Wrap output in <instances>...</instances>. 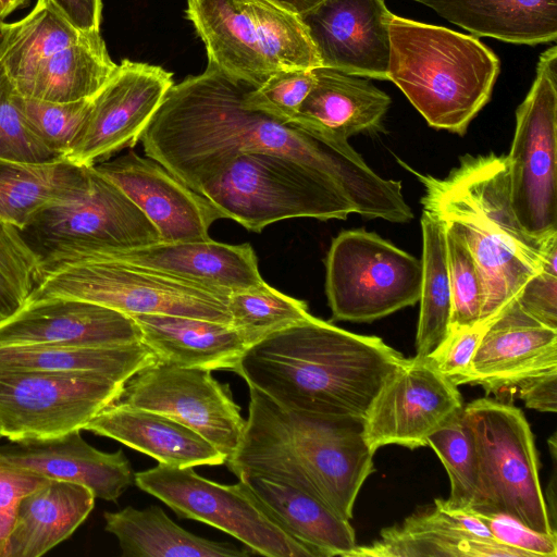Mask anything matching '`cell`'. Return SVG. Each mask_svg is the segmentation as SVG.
<instances>
[{
    "label": "cell",
    "mask_w": 557,
    "mask_h": 557,
    "mask_svg": "<svg viewBox=\"0 0 557 557\" xmlns=\"http://www.w3.org/2000/svg\"><path fill=\"white\" fill-rule=\"evenodd\" d=\"M253 86L211 62L201 74L173 84L140 136L146 156L199 193L235 156L275 153L331 180L354 213L412 220L400 182L377 175L348 140L248 107Z\"/></svg>",
    "instance_id": "6da1fadb"
},
{
    "label": "cell",
    "mask_w": 557,
    "mask_h": 557,
    "mask_svg": "<svg viewBox=\"0 0 557 557\" xmlns=\"http://www.w3.org/2000/svg\"><path fill=\"white\" fill-rule=\"evenodd\" d=\"M403 358L380 337L311 314L251 345L234 372L283 407L364 419Z\"/></svg>",
    "instance_id": "7a4b0ae2"
},
{
    "label": "cell",
    "mask_w": 557,
    "mask_h": 557,
    "mask_svg": "<svg viewBox=\"0 0 557 557\" xmlns=\"http://www.w3.org/2000/svg\"><path fill=\"white\" fill-rule=\"evenodd\" d=\"M242 441L225 465L238 480L263 478L298 488L350 520L374 471L364 419L283 407L249 387Z\"/></svg>",
    "instance_id": "3957f363"
},
{
    "label": "cell",
    "mask_w": 557,
    "mask_h": 557,
    "mask_svg": "<svg viewBox=\"0 0 557 557\" xmlns=\"http://www.w3.org/2000/svg\"><path fill=\"white\" fill-rule=\"evenodd\" d=\"M404 165L424 186L423 211L453 227L470 249L484 287L479 323L487 322L542 271L545 252L557 235L540 240L518 222L506 156L466 154L444 178Z\"/></svg>",
    "instance_id": "277c9868"
},
{
    "label": "cell",
    "mask_w": 557,
    "mask_h": 557,
    "mask_svg": "<svg viewBox=\"0 0 557 557\" xmlns=\"http://www.w3.org/2000/svg\"><path fill=\"white\" fill-rule=\"evenodd\" d=\"M387 81L428 124L465 135L490 101L500 63L475 36L393 14Z\"/></svg>",
    "instance_id": "5b68a950"
},
{
    "label": "cell",
    "mask_w": 557,
    "mask_h": 557,
    "mask_svg": "<svg viewBox=\"0 0 557 557\" xmlns=\"http://www.w3.org/2000/svg\"><path fill=\"white\" fill-rule=\"evenodd\" d=\"M228 295L116 259L53 253L39 257L36 285L27 300L75 298L128 315L173 314L230 323Z\"/></svg>",
    "instance_id": "8992f818"
},
{
    "label": "cell",
    "mask_w": 557,
    "mask_h": 557,
    "mask_svg": "<svg viewBox=\"0 0 557 557\" xmlns=\"http://www.w3.org/2000/svg\"><path fill=\"white\" fill-rule=\"evenodd\" d=\"M117 64L98 33L75 27L50 0L10 23L0 48V67L23 97L71 102L91 98Z\"/></svg>",
    "instance_id": "52a82bcc"
},
{
    "label": "cell",
    "mask_w": 557,
    "mask_h": 557,
    "mask_svg": "<svg viewBox=\"0 0 557 557\" xmlns=\"http://www.w3.org/2000/svg\"><path fill=\"white\" fill-rule=\"evenodd\" d=\"M199 194L224 219L252 232L292 218L344 220L354 213L331 180L296 160L262 151L235 156Z\"/></svg>",
    "instance_id": "ba28073f"
},
{
    "label": "cell",
    "mask_w": 557,
    "mask_h": 557,
    "mask_svg": "<svg viewBox=\"0 0 557 557\" xmlns=\"http://www.w3.org/2000/svg\"><path fill=\"white\" fill-rule=\"evenodd\" d=\"M478 454L479 482L469 510L508 516L541 533H556L541 488L533 434L523 412L491 398L463 406Z\"/></svg>",
    "instance_id": "9c48e42d"
},
{
    "label": "cell",
    "mask_w": 557,
    "mask_h": 557,
    "mask_svg": "<svg viewBox=\"0 0 557 557\" xmlns=\"http://www.w3.org/2000/svg\"><path fill=\"white\" fill-rule=\"evenodd\" d=\"M333 320L372 322L420 298L421 260L364 230L341 232L325 260Z\"/></svg>",
    "instance_id": "30bf717a"
},
{
    "label": "cell",
    "mask_w": 557,
    "mask_h": 557,
    "mask_svg": "<svg viewBox=\"0 0 557 557\" xmlns=\"http://www.w3.org/2000/svg\"><path fill=\"white\" fill-rule=\"evenodd\" d=\"M510 203L522 228L548 240L557 235V47L539 59L534 82L516 111L509 154Z\"/></svg>",
    "instance_id": "8fae6325"
},
{
    "label": "cell",
    "mask_w": 557,
    "mask_h": 557,
    "mask_svg": "<svg viewBox=\"0 0 557 557\" xmlns=\"http://www.w3.org/2000/svg\"><path fill=\"white\" fill-rule=\"evenodd\" d=\"M134 482L177 517L214 527L239 540L253 555L315 557L264 512L240 480L225 485L199 475L194 467L158 463L134 473Z\"/></svg>",
    "instance_id": "7c38bea8"
},
{
    "label": "cell",
    "mask_w": 557,
    "mask_h": 557,
    "mask_svg": "<svg viewBox=\"0 0 557 557\" xmlns=\"http://www.w3.org/2000/svg\"><path fill=\"white\" fill-rule=\"evenodd\" d=\"M21 233L38 257L72 250L128 249L160 242L153 224L95 166H90L85 191L44 208Z\"/></svg>",
    "instance_id": "4fadbf2b"
},
{
    "label": "cell",
    "mask_w": 557,
    "mask_h": 557,
    "mask_svg": "<svg viewBox=\"0 0 557 557\" xmlns=\"http://www.w3.org/2000/svg\"><path fill=\"white\" fill-rule=\"evenodd\" d=\"M124 384L89 374L0 371V426L11 442L50 438L116 401Z\"/></svg>",
    "instance_id": "5bb4252c"
},
{
    "label": "cell",
    "mask_w": 557,
    "mask_h": 557,
    "mask_svg": "<svg viewBox=\"0 0 557 557\" xmlns=\"http://www.w3.org/2000/svg\"><path fill=\"white\" fill-rule=\"evenodd\" d=\"M212 371L157 361L132 376L116 403L165 414L190 428L231 457L246 425L228 385Z\"/></svg>",
    "instance_id": "9a60e30c"
},
{
    "label": "cell",
    "mask_w": 557,
    "mask_h": 557,
    "mask_svg": "<svg viewBox=\"0 0 557 557\" xmlns=\"http://www.w3.org/2000/svg\"><path fill=\"white\" fill-rule=\"evenodd\" d=\"M457 385L429 357L403 358L364 417V437L375 453L386 445L426 446L428 436L463 409Z\"/></svg>",
    "instance_id": "2e32d148"
},
{
    "label": "cell",
    "mask_w": 557,
    "mask_h": 557,
    "mask_svg": "<svg viewBox=\"0 0 557 557\" xmlns=\"http://www.w3.org/2000/svg\"><path fill=\"white\" fill-rule=\"evenodd\" d=\"M173 85L172 73L123 60L92 96L87 119L64 159L94 166L136 145Z\"/></svg>",
    "instance_id": "e0dca14e"
},
{
    "label": "cell",
    "mask_w": 557,
    "mask_h": 557,
    "mask_svg": "<svg viewBox=\"0 0 557 557\" xmlns=\"http://www.w3.org/2000/svg\"><path fill=\"white\" fill-rule=\"evenodd\" d=\"M392 16L385 0H324L299 17L321 66L387 81Z\"/></svg>",
    "instance_id": "ac0fdd59"
},
{
    "label": "cell",
    "mask_w": 557,
    "mask_h": 557,
    "mask_svg": "<svg viewBox=\"0 0 557 557\" xmlns=\"http://www.w3.org/2000/svg\"><path fill=\"white\" fill-rule=\"evenodd\" d=\"M114 183L157 228L161 242L208 239L223 214L151 158L129 151L94 165Z\"/></svg>",
    "instance_id": "d6986e66"
},
{
    "label": "cell",
    "mask_w": 557,
    "mask_h": 557,
    "mask_svg": "<svg viewBox=\"0 0 557 557\" xmlns=\"http://www.w3.org/2000/svg\"><path fill=\"white\" fill-rule=\"evenodd\" d=\"M138 342L141 332L131 315L75 298L27 300L0 322V345L113 347Z\"/></svg>",
    "instance_id": "ffe728a7"
},
{
    "label": "cell",
    "mask_w": 557,
    "mask_h": 557,
    "mask_svg": "<svg viewBox=\"0 0 557 557\" xmlns=\"http://www.w3.org/2000/svg\"><path fill=\"white\" fill-rule=\"evenodd\" d=\"M556 370L557 330L531 317L512 298L487 321L471 361L469 384L499 394Z\"/></svg>",
    "instance_id": "44dd1931"
},
{
    "label": "cell",
    "mask_w": 557,
    "mask_h": 557,
    "mask_svg": "<svg viewBox=\"0 0 557 557\" xmlns=\"http://www.w3.org/2000/svg\"><path fill=\"white\" fill-rule=\"evenodd\" d=\"M529 557L498 543L470 510L445 507L441 498L433 508L413 513L401 524L385 528L380 539L356 546L348 557Z\"/></svg>",
    "instance_id": "7402d4cb"
},
{
    "label": "cell",
    "mask_w": 557,
    "mask_h": 557,
    "mask_svg": "<svg viewBox=\"0 0 557 557\" xmlns=\"http://www.w3.org/2000/svg\"><path fill=\"white\" fill-rule=\"evenodd\" d=\"M53 253H81L116 259L227 293L264 283L250 244L230 245L211 238L171 243L160 240L128 249Z\"/></svg>",
    "instance_id": "603a6c76"
},
{
    "label": "cell",
    "mask_w": 557,
    "mask_h": 557,
    "mask_svg": "<svg viewBox=\"0 0 557 557\" xmlns=\"http://www.w3.org/2000/svg\"><path fill=\"white\" fill-rule=\"evenodd\" d=\"M81 431L13 442L0 447V461L46 479L84 485L96 498L116 502L134 483L128 459L122 449H96L82 437Z\"/></svg>",
    "instance_id": "cb8c5ba5"
},
{
    "label": "cell",
    "mask_w": 557,
    "mask_h": 557,
    "mask_svg": "<svg viewBox=\"0 0 557 557\" xmlns=\"http://www.w3.org/2000/svg\"><path fill=\"white\" fill-rule=\"evenodd\" d=\"M83 430L113 438L171 467L195 468L226 462L225 455L183 423L156 411L116 401L98 412Z\"/></svg>",
    "instance_id": "d4e9b609"
},
{
    "label": "cell",
    "mask_w": 557,
    "mask_h": 557,
    "mask_svg": "<svg viewBox=\"0 0 557 557\" xmlns=\"http://www.w3.org/2000/svg\"><path fill=\"white\" fill-rule=\"evenodd\" d=\"M141 341L166 364L210 371H235L251 346L230 323L173 314L131 315Z\"/></svg>",
    "instance_id": "484cf974"
},
{
    "label": "cell",
    "mask_w": 557,
    "mask_h": 557,
    "mask_svg": "<svg viewBox=\"0 0 557 557\" xmlns=\"http://www.w3.org/2000/svg\"><path fill=\"white\" fill-rule=\"evenodd\" d=\"M312 73L313 85L293 121L344 140L381 125L392 103L386 92L334 69L318 66Z\"/></svg>",
    "instance_id": "4316f807"
},
{
    "label": "cell",
    "mask_w": 557,
    "mask_h": 557,
    "mask_svg": "<svg viewBox=\"0 0 557 557\" xmlns=\"http://www.w3.org/2000/svg\"><path fill=\"white\" fill-rule=\"evenodd\" d=\"M84 485L48 479L18 505L3 557H39L66 540L95 505Z\"/></svg>",
    "instance_id": "83f0119b"
},
{
    "label": "cell",
    "mask_w": 557,
    "mask_h": 557,
    "mask_svg": "<svg viewBox=\"0 0 557 557\" xmlns=\"http://www.w3.org/2000/svg\"><path fill=\"white\" fill-rule=\"evenodd\" d=\"M240 481L264 512L288 535L310 548L315 557H348L357 546L349 520L320 499L263 478Z\"/></svg>",
    "instance_id": "f1b7e54d"
},
{
    "label": "cell",
    "mask_w": 557,
    "mask_h": 557,
    "mask_svg": "<svg viewBox=\"0 0 557 557\" xmlns=\"http://www.w3.org/2000/svg\"><path fill=\"white\" fill-rule=\"evenodd\" d=\"M186 15L207 48L209 62L225 73L258 87L275 72L238 0H188Z\"/></svg>",
    "instance_id": "f546056e"
},
{
    "label": "cell",
    "mask_w": 557,
    "mask_h": 557,
    "mask_svg": "<svg viewBox=\"0 0 557 557\" xmlns=\"http://www.w3.org/2000/svg\"><path fill=\"white\" fill-rule=\"evenodd\" d=\"M475 37L535 46L557 38V0H412Z\"/></svg>",
    "instance_id": "4dcf8cb0"
},
{
    "label": "cell",
    "mask_w": 557,
    "mask_h": 557,
    "mask_svg": "<svg viewBox=\"0 0 557 557\" xmlns=\"http://www.w3.org/2000/svg\"><path fill=\"white\" fill-rule=\"evenodd\" d=\"M157 362L143 342L113 347L0 345V371L89 374L125 384Z\"/></svg>",
    "instance_id": "1f68e13d"
},
{
    "label": "cell",
    "mask_w": 557,
    "mask_h": 557,
    "mask_svg": "<svg viewBox=\"0 0 557 557\" xmlns=\"http://www.w3.org/2000/svg\"><path fill=\"white\" fill-rule=\"evenodd\" d=\"M90 166L66 159L27 163L0 158V222L22 231L44 208L79 196Z\"/></svg>",
    "instance_id": "d6a6232c"
},
{
    "label": "cell",
    "mask_w": 557,
    "mask_h": 557,
    "mask_svg": "<svg viewBox=\"0 0 557 557\" xmlns=\"http://www.w3.org/2000/svg\"><path fill=\"white\" fill-rule=\"evenodd\" d=\"M106 531L119 541L123 557H243L253 555L228 542L197 536L173 522L164 510L133 506L103 515Z\"/></svg>",
    "instance_id": "836d02e7"
},
{
    "label": "cell",
    "mask_w": 557,
    "mask_h": 557,
    "mask_svg": "<svg viewBox=\"0 0 557 557\" xmlns=\"http://www.w3.org/2000/svg\"><path fill=\"white\" fill-rule=\"evenodd\" d=\"M422 281L416 356L428 357L451 332V289L448 272L445 226L423 211Z\"/></svg>",
    "instance_id": "e575fe53"
},
{
    "label": "cell",
    "mask_w": 557,
    "mask_h": 557,
    "mask_svg": "<svg viewBox=\"0 0 557 557\" xmlns=\"http://www.w3.org/2000/svg\"><path fill=\"white\" fill-rule=\"evenodd\" d=\"M251 17L274 71L314 69L321 62L300 17L268 0H238Z\"/></svg>",
    "instance_id": "d590c367"
},
{
    "label": "cell",
    "mask_w": 557,
    "mask_h": 557,
    "mask_svg": "<svg viewBox=\"0 0 557 557\" xmlns=\"http://www.w3.org/2000/svg\"><path fill=\"white\" fill-rule=\"evenodd\" d=\"M227 307L230 324L243 332L251 345L311 315L305 301L285 295L265 282L230 293Z\"/></svg>",
    "instance_id": "8d00e7d4"
},
{
    "label": "cell",
    "mask_w": 557,
    "mask_h": 557,
    "mask_svg": "<svg viewBox=\"0 0 557 557\" xmlns=\"http://www.w3.org/2000/svg\"><path fill=\"white\" fill-rule=\"evenodd\" d=\"M440 457L450 482V494L442 499L445 507L454 510L469 509L474 502L478 482V454L473 432L463 409L433 431L426 438Z\"/></svg>",
    "instance_id": "74e56055"
},
{
    "label": "cell",
    "mask_w": 557,
    "mask_h": 557,
    "mask_svg": "<svg viewBox=\"0 0 557 557\" xmlns=\"http://www.w3.org/2000/svg\"><path fill=\"white\" fill-rule=\"evenodd\" d=\"M91 98L53 102L23 97L14 90L12 95L14 104L32 133L63 159L87 119Z\"/></svg>",
    "instance_id": "f35d334b"
},
{
    "label": "cell",
    "mask_w": 557,
    "mask_h": 557,
    "mask_svg": "<svg viewBox=\"0 0 557 557\" xmlns=\"http://www.w3.org/2000/svg\"><path fill=\"white\" fill-rule=\"evenodd\" d=\"M39 257L16 227L0 222V322L18 311L36 285Z\"/></svg>",
    "instance_id": "ab89813d"
},
{
    "label": "cell",
    "mask_w": 557,
    "mask_h": 557,
    "mask_svg": "<svg viewBox=\"0 0 557 557\" xmlns=\"http://www.w3.org/2000/svg\"><path fill=\"white\" fill-rule=\"evenodd\" d=\"M444 224V223H443ZM451 289V331L480 322L484 287L478 264L462 237L445 225Z\"/></svg>",
    "instance_id": "60d3db41"
},
{
    "label": "cell",
    "mask_w": 557,
    "mask_h": 557,
    "mask_svg": "<svg viewBox=\"0 0 557 557\" xmlns=\"http://www.w3.org/2000/svg\"><path fill=\"white\" fill-rule=\"evenodd\" d=\"M13 88L0 67V158L45 163L63 159L32 133L12 99Z\"/></svg>",
    "instance_id": "b9f144b4"
},
{
    "label": "cell",
    "mask_w": 557,
    "mask_h": 557,
    "mask_svg": "<svg viewBox=\"0 0 557 557\" xmlns=\"http://www.w3.org/2000/svg\"><path fill=\"white\" fill-rule=\"evenodd\" d=\"M312 69L278 70L246 95L248 107L293 121L313 85Z\"/></svg>",
    "instance_id": "7bdbcfd3"
},
{
    "label": "cell",
    "mask_w": 557,
    "mask_h": 557,
    "mask_svg": "<svg viewBox=\"0 0 557 557\" xmlns=\"http://www.w3.org/2000/svg\"><path fill=\"white\" fill-rule=\"evenodd\" d=\"M487 322L453 330L428 357L436 369L455 385L469 384L471 361Z\"/></svg>",
    "instance_id": "ee69618b"
},
{
    "label": "cell",
    "mask_w": 557,
    "mask_h": 557,
    "mask_svg": "<svg viewBox=\"0 0 557 557\" xmlns=\"http://www.w3.org/2000/svg\"><path fill=\"white\" fill-rule=\"evenodd\" d=\"M472 512L498 543L520 549L529 557L557 556L556 533L536 532L505 515Z\"/></svg>",
    "instance_id": "f6af8a7d"
},
{
    "label": "cell",
    "mask_w": 557,
    "mask_h": 557,
    "mask_svg": "<svg viewBox=\"0 0 557 557\" xmlns=\"http://www.w3.org/2000/svg\"><path fill=\"white\" fill-rule=\"evenodd\" d=\"M48 479L0 461V557H3L21 499Z\"/></svg>",
    "instance_id": "bcb514c9"
},
{
    "label": "cell",
    "mask_w": 557,
    "mask_h": 557,
    "mask_svg": "<svg viewBox=\"0 0 557 557\" xmlns=\"http://www.w3.org/2000/svg\"><path fill=\"white\" fill-rule=\"evenodd\" d=\"M515 298L531 317L557 330V275L540 271L524 283Z\"/></svg>",
    "instance_id": "7dc6e473"
},
{
    "label": "cell",
    "mask_w": 557,
    "mask_h": 557,
    "mask_svg": "<svg viewBox=\"0 0 557 557\" xmlns=\"http://www.w3.org/2000/svg\"><path fill=\"white\" fill-rule=\"evenodd\" d=\"M516 389L528 408L543 412H556L557 370L527 379L519 383Z\"/></svg>",
    "instance_id": "c3c4849f"
},
{
    "label": "cell",
    "mask_w": 557,
    "mask_h": 557,
    "mask_svg": "<svg viewBox=\"0 0 557 557\" xmlns=\"http://www.w3.org/2000/svg\"><path fill=\"white\" fill-rule=\"evenodd\" d=\"M53 5L78 29L100 32L101 0H50Z\"/></svg>",
    "instance_id": "681fc988"
},
{
    "label": "cell",
    "mask_w": 557,
    "mask_h": 557,
    "mask_svg": "<svg viewBox=\"0 0 557 557\" xmlns=\"http://www.w3.org/2000/svg\"><path fill=\"white\" fill-rule=\"evenodd\" d=\"M298 16L314 9L324 0H268Z\"/></svg>",
    "instance_id": "f907efd6"
},
{
    "label": "cell",
    "mask_w": 557,
    "mask_h": 557,
    "mask_svg": "<svg viewBox=\"0 0 557 557\" xmlns=\"http://www.w3.org/2000/svg\"><path fill=\"white\" fill-rule=\"evenodd\" d=\"M28 0H0V20L10 15L12 12L24 5Z\"/></svg>",
    "instance_id": "816d5d0a"
},
{
    "label": "cell",
    "mask_w": 557,
    "mask_h": 557,
    "mask_svg": "<svg viewBox=\"0 0 557 557\" xmlns=\"http://www.w3.org/2000/svg\"><path fill=\"white\" fill-rule=\"evenodd\" d=\"M8 25H9V23H5L4 21L0 20V48H1L2 42L4 40L5 33H7V29H8Z\"/></svg>",
    "instance_id": "f5cc1de1"
},
{
    "label": "cell",
    "mask_w": 557,
    "mask_h": 557,
    "mask_svg": "<svg viewBox=\"0 0 557 557\" xmlns=\"http://www.w3.org/2000/svg\"><path fill=\"white\" fill-rule=\"evenodd\" d=\"M3 437V433H2V430H1V426H0V440Z\"/></svg>",
    "instance_id": "db71d44e"
}]
</instances>
